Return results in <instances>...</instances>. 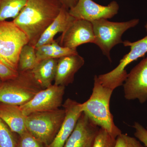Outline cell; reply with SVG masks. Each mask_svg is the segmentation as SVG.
Segmentation results:
<instances>
[{"label":"cell","instance_id":"cell-2","mask_svg":"<svg viewBox=\"0 0 147 147\" xmlns=\"http://www.w3.org/2000/svg\"><path fill=\"white\" fill-rule=\"evenodd\" d=\"M113 90L103 86L95 75L91 95L82 103V112L96 125L105 129L114 138L121 134V131L114 122L110 109V102Z\"/></svg>","mask_w":147,"mask_h":147},{"label":"cell","instance_id":"cell-7","mask_svg":"<svg viewBox=\"0 0 147 147\" xmlns=\"http://www.w3.org/2000/svg\"><path fill=\"white\" fill-rule=\"evenodd\" d=\"M125 46H129L130 51L124 56L118 65L112 71L98 76L99 82L104 86L114 90L117 87L122 86L126 80L128 74L126 67L139 58L144 57L147 53V35L135 42L129 40L123 41Z\"/></svg>","mask_w":147,"mask_h":147},{"label":"cell","instance_id":"cell-5","mask_svg":"<svg viewBox=\"0 0 147 147\" xmlns=\"http://www.w3.org/2000/svg\"><path fill=\"white\" fill-rule=\"evenodd\" d=\"M29 42L26 34L13 21H0V61L18 71L21 49Z\"/></svg>","mask_w":147,"mask_h":147},{"label":"cell","instance_id":"cell-20","mask_svg":"<svg viewBox=\"0 0 147 147\" xmlns=\"http://www.w3.org/2000/svg\"><path fill=\"white\" fill-rule=\"evenodd\" d=\"M37 63L35 46L26 44L22 47L18 58V71L23 72L32 70Z\"/></svg>","mask_w":147,"mask_h":147},{"label":"cell","instance_id":"cell-29","mask_svg":"<svg viewBox=\"0 0 147 147\" xmlns=\"http://www.w3.org/2000/svg\"><path fill=\"white\" fill-rule=\"evenodd\" d=\"M145 28L146 29V31L147 32V23L146 24V25H145Z\"/></svg>","mask_w":147,"mask_h":147},{"label":"cell","instance_id":"cell-25","mask_svg":"<svg viewBox=\"0 0 147 147\" xmlns=\"http://www.w3.org/2000/svg\"><path fill=\"white\" fill-rule=\"evenodd\" d=\"M18 74V71L11 68L0 61V79L3 82L14 79Z\"/></svg>","mask_w":147,"mask_h":147},{"label":"cell","instance_id":"cell-1","mask_svg":"<svg viewBox=\"0 0 147 147\" xmlns=\"http://www.w3.org/2000/svg\"><path fill=\"white\" fill-rule=\"evenodd\" d=\"M62 7L58 0H28L24 9L12 21L26 35L28 44L35 46Z\"/></svg>","mask_w":147,"mask_h":147},{"label":"cell","instance_id":"cell-15","mask_svg":"<svg viewBox=\"0 0 147 147\" xmlns=\"http://www.w3.org/2000/svg\"><path fill=\"white\" fill-rule=\"evenodd\" d=\"M75 19L69 13V10L62 6L59 15L41 35L35 46L36 49L53 42L55 36L65 31Z\"/></svg>","mask_w":147,"mask_h":147},{"label":"cell","instance_id":"cell-21","mask_svg":"<svg viewBox=\"0 0 147 147\" xmlns=\"http://www.w3.org/2000/svg\"><path fill=\"white\" fill-rule=\"evenodd\" d=\"M12 132L0 118V147H16V142Z\"/></svg>","mask_w":147,"mask_h":147},{"label":"cell","instance_id":"cell-8","mask_svg":"<svg viewBox=\"0 0 147 147\" xmlns=\"http://www.w3.org/2000/svg\"><path fill=\"white\" fill-rule=\"evenodd\" d=\"M65 87L54 84L41 90L30 101L20 106L23 113L27 116L33 113L59 109L62 105Z\"/></svg>","mask_w":147,"mask_h":147},{"label":"cell","instance_id":"cell-24","mask_svg":"<svg viewBox=\"0 0 147 147\" xmlns=\"http://www.w3.org/2000/svg\"><path fill=\"white\" fill-rule=\"evenodd\" d=\"M115 147H146L136 138L127 134H121L116 138Z\"/></svg>","mask_w":147,"mask_h":147},{"label":"cell","instance_id":"cell-28","mask_svg":"<svg viewBox=\"0 0 147 147\" xmlns=\"http://www.w3.org/2000/svg\"><path fill=\"white\" fill-rule=\"evenodd\" d=\"M3 82L1 80V79H0V86H1V85L2 84Z\"/></svg>","mask_w":147,"mask_h":147},{"label":"cell","instance_id":"cell-17","mask_svg":"<svg viewBox=\"0 0 147 147\" xmlns=\"http://www.w3.org/2000/svg\"><path fill=\"white\" fill-rule=\"evenodd\" d=\"M58 59L40 61L31 70L35 80L42 89L52 86L55 81Z\"/></svg>","mask_w":147,"mask_h":147},{"label":"cell","instance_id":"cell-3","mask_svg":"<svg viewBox=\"0 0 147 147\" xmlns=\"http://www.w3.org/2000/svg\"><path fill=\"white\" fill-rule=\"evenodd\" d=\"M42 89L35 80L31 70L18 72L14 79L3 82L0 86V102L21 106Z\"/></svg>","mask_w":147,"mask_h":147},{"label":"cell","instance_id":"cell-14","mask_svg":"<svg viewBox=\"0 0 147 147\" xmlns=\"http://www.w3.org/2000/svg\"><path fill=\"white\" fill-rule=\"evenodd\" d=\"M84 63V58L79 54L58 59L54 84L65 87L72 84L75 74Z\"/></svg>","mask_w":147,"mask_h":147},{"label":"cell","instance_id":"cell-6","mask_svg":"<svg viewBox=\"0 0 147 147\" xmlns=\"http://www.w3.org/2000/svg\"><path fill=\"white\" fill-rule=\"evenodd\" d=\"M139 19H133L126 22H114L106 19H100L92 21L95 40L103 55L111 61L110 52L114 46L123 43L122 36L128 29L136 26Z\"/></svg>","mask_w":147,"mask_h":147},{"label":"cell","instance_id":"cell-30","mask_svg":"<svg viewBox=\"0 0 147 147\" xmlns=\"http://www.w3.org/2000/svg\"><path fill=\"white\" fill-rule=\"evenodd\" d=\"M146 129L147 130V126L146 128Z\"/></svg>","mask_w":147,"mask_h":147},{"label":"cell","instance_id":"cell-11","mask_svg":"<svg viewBox=\"0 0 147 147\" xmlns=\"http://www.w3.org/2000/svg\"><path fill=\"white\" fill-rule=\"evenodd\" d=\"M62 47L76 49L87 43H94L95 37L92 23L75 18L67 29L57 39Z\"/></svg>","mask_w":147,"mask_h":147},{"label":"cell","instance_id":"cell-16","mask_svg":"<svg viewBox=\"0 0 147 147\" xmlns=\"http://www.w3.org/2000/svg\"><path fill=\"white\" fill-rule=\"evenodd\" d=\"M0 118L11 131L18 135L26 131V116L20 106L0 102Z\"/></svg>","mask_w":147,"mask_h":147},{"label":"cell","instance_id":"cell-4","mask_svg":"<svg viewBox=\"0 0 147 147\" xmlns=\"http://www.w3.org/2000/svg\"><path fill=\"white\" fill-rule=\"evenodd\" d=\"M65 115L64 109L59 108L32 113L26 116V128L27 131L47 147L57 134Z\"/></svg>","mask_w":147,"mask_h":147},{"label":"cell","instance_id":"cell-26","mask_svg":"<svg viewBox=\"0 0 147 147\" xmlns=\"http://www.w3.org/2000/svg\"><path fill=\"white\" fill-rule=\"evenodd\" d=\"M133 127L135 129L134 136L147 147V130L138 122L134 123Z\"/></svg>","mask_w":147,"mask_h":147},{"label":"cell","instance_id":"cell-13","mask_svg":"<svg viewBox=\"0 0 147 147\" xmlns=\"http://www.w3.org/2000/svg\"><path fill=\"white\" fill-rule=\"evenodd\" d=\"M82 103L67 98L63 105L65 115L61 126L53 142L47 147H63L82 113Z\"/></svg>","mask_w":147,"mask_h":147},{"label":"cell","instance_id":"cell-9","mask_svg":"<svg viewBox=\"0 0 147 147\" xmlns=\"http://www.w3.org/2000/svg\"><path fill=\"white\" fill-rule=\"evenodd\" d=\"M119 8L115 1H113L107 6H103L92 0H79L76 5L69 10V13L76 19L92 22L113 18L118 13Z\"/></svg>","mask_w":147,"mask_h":147},{"label":"cell","instance_id":"cell-22","mask_svg":"<svg viewBox=\"0 0 147 147\" xmlns=\"http://www.w3.org/2000/svg\"><path fill=\"white\" fill-rule=\"evenodd\" d=\"M116 142L115 138L100 127L92 147H115Z\"/></svg>","mask_w":147,"mask_h":147},{"label":"cell","instance_id":"cell-27","mask_svg":"<svg viewBox=\"0 0 147 147\" xmlns=\"http://www.w3.org/2000/svg\"><path fill=\"white\" fill-rule=\"evenodd\" d=\"M58 1L63 7L69 10L76 5L79 0H58Z\"/></svg>","mask_w":147,"mask_h":147},{"label":"cell","instance_id":"cell-12","mask_svg":"<svg viewBox=\"0 0 147 147\" xmlns=\"http://www.w3.org/2000/svg\"><path fill=\"white\" fill-rule=\"evenodd\" d=\"M100 128L82 113L63 147H92Z\"/></svg>","mask_w":147,"mask_h":147},{"label":"cell","instance_id":"cell-19","mask_svg":"<svg viewBox=\"0 0 147 147\" xmlns=\"http://www.w3.org/2000/svg\"><path fill=\"white\" fill-rule=\"evenodd\" d=\"M28 0H0V21L13 19L26 4Z\"/></svg>","mask_w":147,"mask_h":147},{"label":"cell","instance_id":"cell-10","mask_svg":"<svg viewBox=\"0 0 147 147\" xmlns=\"http://www.w3.org/2000/svg\"><path fill=\"white\" fill-rule=\"evenodd\" d=\"M124 93L128 100H147V57L142 59L128 74L123 84Z\"/></svg>","mask_w":147,"mask_h":147},{"label":"cell","instance_id":"cell-23","mask_svg":"<svg viewBox=\"0 0 147 147\" xmlns=\"http://www.w3.org/2000/svg\"><path fill=\"white\" fill-rule=\"evenodd\" d=\"M16 147H46L29 131L26 130L19 135Z\"/></svg>","mask_w":147,"mask_h":147},{"label":"cell","instance_id":"cell-18","mask_svg":"<svg viewBox=\"0 0 147 147\" xmlns=\"http://www.w3.org/2000/svg\"><path fill=\"white\" fill-rule=\"evenodd\" d=\"M37 63L49 59H59L67 55L78 54L76 49L62 47L57 40L49 44L42 45L36 49Z\"/></svg>","mask_w":147,"mask_h":147}]
</instances>
